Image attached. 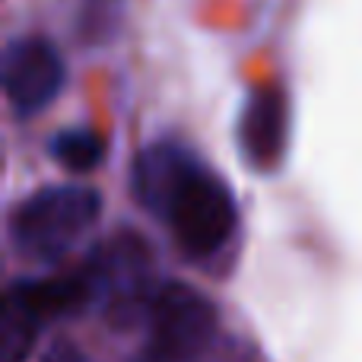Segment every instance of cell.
I'll list each match as a JSON object with an SVG mask.
<instances>
[{
    "label": "cell",
    "mask_w": 362,
    "mask_h": 362,
    "mask_svg": "<svg viewBox=\"0 0 362 362\" xmlns=\"http://www.w3.org/2000/svg\"><path fill=\"white\" fill-rule=\"evenodd\" d=\"M0 86L16 115H35L64 86V57L48 35H13L0 51Z\"/></svg>",
    "instance_id": "cell-5"
},
{
    "label": "cell",
    "mask_w": 362,
    "mask_h": 362,
    "mask_svg": "<svg viewBox=\"0 0 362 362\" xmlns=\"http://www.w3.org/2000/svg\"><path fill=\"white\" fill-rule=\"evenodd\" d=\"M131 191L191 257L213 255L235 229V197L226 181L181 146L146 144L134 159Z\"/></svg>",
    "instance_id": "cell-1"
},
{
    "label": "cell",
    "mask_w": 362,
    "mask_h": 362,
    "mask_svg": "<svg viewBox=\"0 0 362 362\" xmlns=\"http://www.w3.org/2000/svg\"><path fill=\"white\" fill-rule=\"evenodd\" d=\"M83 274L93 289V302L115 327L146 321L153 293L159 283L150 280V251L137 232H115L89 251Z\"/></svg>",
    "instance_id": "cell-3"
},
{
    "label": "cell",
    "mask_w": 362,
    "mask_h": 362,
    "mask_svg": "<svg viewBox=\"0 0 362 362\" xmlns=\"http://www.w3.org/2000/svg\"><path fill=\"white\" fill-rule=\"evenodd\" d=\"M146 327H150L153 359L185 362L210 346L216 334V308L191 283L163 280L153 293Z\"/></svg>",
    "instance_id": "cell-4"
},
{
    "label": "cell",
    "mask_w": 362,
    "mask_h": 362,
    "mask_svg": "<svg viewBox=\"0 0 362 362\" xmlns=\"http://www.w3.org/2000/svg\"><path fill=\"white\" fill-rule=\"evenodd\" d=\"M105 144L93 127H61L48 137V156L67 172H89L102 163Z\"/></svg>",
    "instance_id": "cell-8"
},
{
    "label": "cell",
    "mask_w": 362,
    "mask_h": 362,
    "mask_svg": "<svg viewBox=\"0 0 362 362\" xmlns=\"http://www.w3.org/2000/svg\"><path fill=\"white\" fill-rule=\"evenodd\" d=\"M283 95L276 89H255L238 118V144L248 163L270 165L283 150Z\"/></svg>",
    "instance_id": "cell-6"
},
{
    "label": "cell",
    "mask_w": 362,
    "mask_h": 362,
    "mask_svg": "<svg viewBox=\"0 0 362 362\" xmlns=\"http://www.w3.org/2000/svg\"><path fill=\"white\" fill-rule=\"evenodd\" d=\"M99 210L102 197L95 187L76 181L42 185L19 197L6 219V232L19 255L32 261H51L61 257L95 223Z\"/></svg>",
    "instance_id": "cell-2"
},
{
    "label": "cell",
    "mask_w": 362,
    "mask_h": 362,
    "mask_svg": "<svg viewBox=\"0 0 362 362\" xmlns=\"http://www.w3.org/2000/svg\"><path fill=\"white\" fill-rule=\"evenodd\" d=\"M45 321L48 315L38 305L32 280H13L0 305V362H25Z\"/></svg>",
    "instance_id": "cell-7"
}]
</instances>
